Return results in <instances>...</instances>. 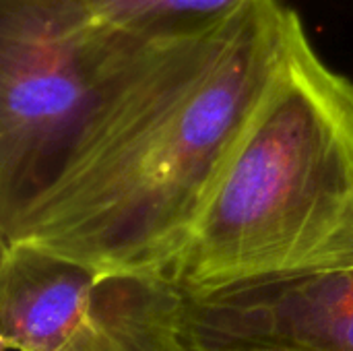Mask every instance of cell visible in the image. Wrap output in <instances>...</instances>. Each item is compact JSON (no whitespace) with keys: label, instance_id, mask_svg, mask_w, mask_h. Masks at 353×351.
Returning <instances> with one entry per match:
<instances>
[{"label":"cell","instance_id":"5","mask_svg":"<svg viewBox=\"0 0 353 351\" xmlns=\"http://www.w3.org/2000/svg\"><path fill=\"white\" fill-rule=\"evenodd\" d=\"M178 335L213 348L353 351V269L182 294Z\"/></svg>","mask_w":353,"mask_h":351},{"label":"cell","instance_id":"2","mask_svg":"<svg viewBox=\"0 0 353 351\" xmlns=\"http://www.w3.org/2000/svg\"><path fill=\"white\" fill-rule=\"evenodd\" d=\"M341 269H353V81L298 17L170 279L203 296Z\"/></svg>","mask_w":353,"mask_h":351},{"label":"cell","instance_id":"7","mask_svg":"<svg viewBox=\"0 0 353 351\" xmlns=\"http://www.w3.org/2000/svg\"><path fill=\"white\" fill-rule=\"evenodd\" d=\"M180 339V351H275V350H246V348H213V345H203V343H194L188 339Z\"/></svg>","mask_w":353,"mask_h":351},{"label":"cell","instance_id":"1","mask_svg":"<svg viewBox=\"0 0 353 351\" xmlns=\"http://www.w3.org/2000/svg\"><path fill=\"white\" fill-rule=\"evenodd\" d=\"M296 21L279 0H254L209 31L143 41L105 83L56 174L0 223V244L170 277Z\"/></svg>","mask_w":353,"mask_h":351},{"label":"cell","instance_id":"6","mask_svg":"<svg viewBox=\"0 0 353 351\" xmlns=\"http://www.w3.org/2000/svg\"><path fill=\"white\" fill-rule=\"evenodd\" d=\"M105 27L141 41L196 35L217 27L254 0H85Z\"/></svg>","mask_w":353,"mask_h":351},{"label":"cell","instance_id":"4","mask_svg":"<svg viewBox=\"0 0 353 351\" xmlns=\"http://www.w3.org/2000/svg\"><path fill=\"white\" fill-rule=\"evenodd\" d=\"M0 250L4 350L180 351L170 277L97 271L25 242Z\"/></svg>","mask_w":353,"mask_h":351},{"label":"cell","instance_id":"3","mask_svg":"<svg viewBox=\"0 0 353 351\" xmlns=\"http://www.w3.org/2000/svg\"><path fill=\"white\" fill-rule=\"evenodd\" d=\"M141 43L101 25L85 0H0V223L56 174Z\"/></svg>","mask_w":353,"mask_h":351}]
</instances>
